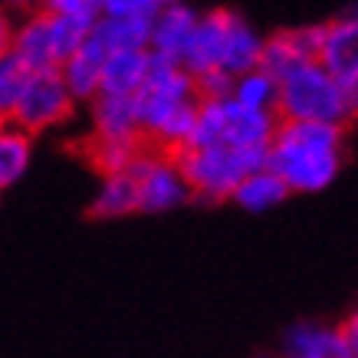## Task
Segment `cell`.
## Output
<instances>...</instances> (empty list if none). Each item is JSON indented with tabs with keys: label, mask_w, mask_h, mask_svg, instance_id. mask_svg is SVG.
Returning a JSON list of instances; mask_svg holds the SVG:
<instances>
[{
	"label": "cell",
	"mask_w": 358,
	"mask_h": 358,
	"mask_svg": "<svg viewBox=\"0 0 358 358\" xmlns=\"http://www.w3.org/2000/svg\"><path fill=\"white\" fill-rule=\"evenodd\" d=\"M319 66L338 83L358 86V3L342 10L336 20L322 23Z\"/></svg>",
	"instance_id": "8"
},
{
	"label": "cell",
	"mask_w": 358,
	"mask_h": 358,
	"mask_svg": "<svg viewBox=\"0 0 358 358\" xmlns=\"http://www.w3.org/2000/svg\"><path fill=\"white\" fill-rule=\"evenodd\" d=\"M178 0H102V17H135V20H155L164 7Z\"/></svg>",
	"instance_id": "25"
},
{
	"label": "cell",
	"mask_w": 358,
	"mask_h": 358,
	"mask_svg": "<svg viewBox=\"0 0 358 358\" xmlns=\"http://www.w3.org/2000/svg\"><path fill=\"white\" fill-rule=\"evenodd\" d=\"M224 145L230 148H270L273 135L280 129L276 112H253L237 106L234 99L224 102Z\"/></svg>",
	"instance_id": "13"
},
{
	"label": "cell",
	"mask_w": 358,
	"mask_h": 358,
	"mask_svg": "<svg viewBox=\"0 0 358 358\" xmlns=\"http://www.w3.org/2000/svg\"><path fill=\"white\" fill-rule=\"evenodd\" d=\"M230 17H234V10H207V13H201L197 30H194V36H191V46H187V53H185V63H181L187 73H191V79L220 69Z\"/></svg>",
	"instance_id": "10"
},
{
	"label": "cell",
	"mask_w": 358,
	"mask_h": 358,
	"mask_svg": "<svg viewBox=\"0 0 358 358\" xmlns=\"http://www.w3.org/2000/svg\"><path fill=\"white\" fill-rule=\"evenodd\" d=\"M30 76L33 73L13 53H7L0 59V122H10V115H13V109H17V102H20Z\"/></svg>",
	"instance_id": "24"
},
{
	"label": "cell",
	"mask_w": 358,
	"mask_h": 358,
	"mask_svg": "<svg viewBox=\"0 0 358 358\" xmlns=\"http://www.w3.org/2000/svg\"><path fill=\"white\" fill-rule=\"evenodd\" d=\"M266 152L270 148H230V145H214V148H197V152L174 155V162L185 174V185L191 197L217 204L230 201L243 178L266 168Z\"/></svg>",
	"instance_id": "4"
},
{
	"label": "cell",
	"mask_w": 358,
	"mask_h": 358,
	"mask_svg": "<svg viewBox=\"0 0 358 358\" xmlns=\"http://www.w3.org/2000/svg\"><path fill=\"white\" fill-rule=\"evenodd\" d=\"M152 23L155 20H135V17H99L92 40L106 53H115V50H148Z\"/></svg>",
	"instance_id": "20"
},
{
	"label": "cell",
	"mask_w": 358,
	"mask_h": 358,
	"mask_svg": "<svg viewBox=\"0 0 358 358\" xmlns=\"http://www.w3.org/2000/svg\"><path fill=\"white\" fill-rule=\"evenodd\" d=\"M260 56H263V36L253 27H250L240 13L230 17V27H227V40H224V59H220V69L227 76H243L250 69L260 66Z\"/></svg>",
	"instance_id": "18"
},
{
	"label": "cell",
	"mask_w": 358,
	"mask_h": 358,
	"mask_svg": "<svg viewBox=\"0 0 358 358\" xmlns=\"http://www.w3.org/2000/svg\"><path fill=\"white\" fill-rule=\"evenodd\" d=\"M345 158V131L322 122H286L270 141L266 168L280 178L289 194L326 191Z\"/></svg>",
	"instance_id": "1"
},
{
	"label": "cell",
	"mask_w": 358,
	"mask_h": 358,
	"mask_svg": "<svg viewBox=\"0 0 358 358\" xmlns=\"http://www.w3.org/2000/svg\"><path fill=\"white\" fill-rule=\"evenodd\" d=\"M13 27H17V17H13L10 10H3V7H0V59L10 53V46H13Z\"/></svg>",
	"instance_id": "28"
},
{
	"label": "cell",
	"mask_w": 358,
	"mask_h": 358,
	"mask_svg": "<svg viewBox=\"0 0 358 358\" xmlns=\"http://www.w3.org/2000/svg\"><path fill=\"white\" fill-rule=\"evenodd\" d=\"M276 115L286 122H322L345 131L358 119V86L338 83L319 63H306L280 79Z\"/></svg>",
	"instance_id": "3"
},
{
	"label": "cell",
	"mask_w": 358,
	"mask_h": 358,
	"mask_svg": "<svg viewBox=\"0 0 358 358\" xmlns=\"http://www.w3.org/2000/svg\"><path fill=\"white\" fill-rule=\"evenodd\" d=\"M194 92H197V102H224L234 92V76H227L224 69L194 76Z\"/></svg>",
	"instance_id": "27"
},
{
	"label": "cell",
	"mask_w": 358,
	"mask_h": 358,
	"mask_svg": "<svg viewBox=\"0 0 358 358\" xmlns=\"http://www.w3.org/2000/svg\"><path fill=\"white\" fill-rule=\"evenodd\" d=\"M89 214L99 220H119L138 214V181H135L131 168L102 178V185H99L96 197L89 204Z\"/></svg>",
	"instance_id": "17"
},
{
	"label": "cell",
	"mask_w": 358,
	"mask_h": 358,
	"mask_svg": "<svg viewBox=\"0 0 358 358\" xmlns=\"http://www.w3.org/2000/svg\"><path fill=\"white\" fill-rule=\"evenodd\" d=\"M319 43H322V23L273 33L270 40H263L260 69L280 83V79H286L299 66L319 63Z\"/></svg>",
	"instance_id": "7"
},
{
	"label": "cell",
	"mask_w": 358,
	"mask_h": 358,
	"mask_svg": "<svg viewBox=\"0 0 358 358\" xmlns=\"http://www.w3.org/2000/svg\"><path fill=\"white\" fill-rule=\"evenodd\" d=\"M145 148H148V145H145L141 138H102V135H89V138L83 141L86 162L92 164L102 178L129 171L131 164L141 158Z\"/></svg>",
	"instance_id": "19"
},
{
	"label": "cell",
	"mask_w": 358,
	"mask_h": 358,
	"mask_svg": "<svg viewBox=\"0 0 358 358\" xmlns=\"http://www.w3.org/2000/svg\"><path fill=\"white\" fill-rule=\"evenodd\" d=\"M43 10L53 13V17H66V20H83V23H99V17H102V7H99V0H46Z\"/></svg>",
	"instance_id": "26"
},
{
	"label": "cell",
	"mask_w": 358,
	"mask_h": 358,
	"mask_svg": "<svg viewBox=\"0 0 358 358\" xmlns=\"http://www.w3.org/2000/svg\"><path fill=\"white\" fill-rule=\"evenodd\" d=\"M0 125H3V122H0Z\"/></svg>",
	"instance_id": "33"
},
{
	"label": "cell",
	"mask_w": 358,
	"mask_h": 358,
	"mask_svg": "<svg viewBox=\"0 0 358 358\" xmlns=\"http://www.w3.org/2000/svg\"><path fill=\"white\" fill-rule=\"evenodd\" d=\"M106 50L92 40V33H89V40L79 46L76 53L69 56L63 66H59V76H63L66 89H69V96L76 99V102H92L99 96V89H102V66H106Z\"/></svg>",
	"instance_id": "14"
},
{
	"label": "cell",
	"mask_w": 358,
	"mask_h": 358,
	"mask_svg": "<svg viewBox=\"0 0 358 358\" xmlns=\"http://www.w3.org/2000/svg\"><path fill=\"white\" fill-rule=\"evenodd\" d=\"M43 3H46V0H36V7H43Z\"/></svg>",
	"instance_id": "31"
},
{
	"label": "cell",
	"mask_w": 358,
	"mask_h": 358,
	"mask_svg": "<svg viewBox=\"0 0 358 358\" xmlns=\"http://www.w3.org/2000/svg\"><path fill=\"white\" fill-rule=\"evenodd\" d=\"M89 109H92V135H102V138H141L135 96H106V92H99L89 102Z\"/></svg>",
	"instance_id": "15"
},
{
	"label": "cell",
	"mask_w": 358,
	"mask_h": 358,
	"mask_svg": "<svg viewBox=\"0 0 358 358\" xmlns=\"http://www.w3.org/2000/svg\"><path fill=\"white\" fill-rule=\"evenodd\" d=\"M10 53L17 56V59L30 69V73H40V69H56L53 43H50V17H46L43 7L27 10V13H20V17H17Z\"/></svg>",
	"instance_id": "11"
},
{
	"label": "cell",
	"mask_w": 358,
	"mask_h": 358,
	"mask_svg": "<svg viewBox=\"0 0 358 358\" xmlns=\"http://www.w3.org/2000/svg\"><path fill=\"white\" fill-rule=\"evenodd\" d=\"M280 358H352V348L338 326L296 322L282 338Z\"/></svg>",
	"instance_id": "12"
},
{
	"label": "cell",
	"mask_w": 358,
	"mask_h": 358,
	"mask_svg": "<svg viewBox=\"0 0 358 358\" xmlns=\"http://www.w3.org/2000/svg\"><path fill=\"white\" fill-rule=\"evenodd\" d=\"M286 197H289L286 185H282L270 168H260V171H253L250 178H243V181H240V187L234 191V197H230V201H234V204H240L243 210H250V214H263V210L280 207Z\"/></svg>",
	"instance_id": "21"
},
{
	"label": "cell",
	"mask_w": 358,
	"mask_h": 358,
	"mask_svg": "<svg viewBox=\"0 0 358 358\" xmlns=\"http://www.w3.org/2000/svg\"><path fill=\"white\" fill-rule=\"evenodd\" d=\"M135 106H138L141 138L148 148L171 155V158L185 152L197 115L194 79L185 66L152 56L148 76L135 92Z\"/></svg>",
	"instance_id": "2"
},
{
	"label": "cell",
	"mask_w": 358,
	"mask_h": 358,
	"mask_svg": "<svg viewBox=\"0 0 358 358\" xmlns=\"http://www.w3.org/2000/svg\"><path fill=\"white\" fill-rule=\"evenodd\" d=\"M99 7H102V0H99Z\"/></svg>",
	"instance_id": "32"
},
{
	"label": "cell",
	"mask_w": 358,
	"mask_h": 358,
	"mask_svg": "<svg viewBox=\"0 0 358 358\" xmlns=\"http://www.w3.org/2000/svg\"><path fill=\"white\" fill-rule=\"evenodd\" d=\"M33 158V135L20 131L17 125L3 122L0 125V191H7L10 185H17Z\"/></svg>",
	"instance_id": "22"
},
{
	"label": "cell",
	"mask_w": 358,
	"mask_h": 358,
	"mask_svg": "<svg viewBox=\"0 0 358 358\" xmlns=\"http://www.w3.org/2000/svg\"><path fill=\"white\" fill-rule=\"evenodd\" d=\"M338 329H342V336H345L348 348H352V358H358V306L348 313V319Z\"/></svg>",
	"instance_id": "29"
},
{
	"label": "cell",
	"mask_w": 358,
	"mask_h": 358,
	"mask_svg": "<svg viewBox=\"0 0 358 358\" xmlns=\"http://www.w3.org/2000/svg\"><path fill=\"white\" fill-rule=\"evenodd\" d=\"M230 99H234L237 106H243V109L276 112V106H280V83L257 66V69H250V73H243V76L234 79V92H230Z\"/></svg>",
	"instance_id": "23"
},
{
	"label": "cell",
	"mask_w": 358,
	"mask_h": 358,
	"mask_svg": "<svg viewBox=\"0 0 358 358\" xmlns=\"http://www.w3.org/2000/svg\"><path fill=\"white\" fill-rule=\"evenodd\" d=\"M73 112H76V99L69 96L59 69H40L23 89L20 102L10 115V125H17L27 135H40V131L66 125L73 119Z\"/></svg>",
	"instance_id": "5"
},
{
	"label": "cell",
	"mask_w": 358,
	"mask_h": 358,
	"mask_svg": "<svg viewBox=\"0 0 358 358\" xmlns=\"http://www.w3.org/2000/svg\"><path fill=\"white\" fill-rule=\"evenodd\" d=\"M201 13L194 7H187L185 0H178L171 7H164L152 23V40H148V53L168 63H185V53L191 46V36L197 30Z\"/></svg>",
	"instance_id": "9"
},
{
	"label": "cell",
	"mask_w": 358,
	"mask_h": 358,
	"mask_svg": "<svg viewBox=\"0 0 358 358\" xmlns=\"http://www.w3.org/2000/svg\"><path fill=\"white\" fill-rule=\"evenodd\" d=\"M131 174L138 181V214H168L191 201L185 174L171 155L145 148L138 162L131 164Z\"/></svg>",
	"instance_id": "6"
},
{
	"label": "cell",
	"mask_w": 358,
	"mask_h": 358,
	"mask_svg": "<svg viewBox=\"0 0 358 358\" xmlns=\"http://www.w3.org/2000/svg\"><path fill=\"white\" fill-rule=\"evenodd\" d=\"M152 53L148 50H115L102 66V89L106 96H135L148 76Z\"/></svg>",
	"instance_id": "16"
},
{
	"label": "cell",
	"mask_w": 358,
	"mask_h": 358,
	"mask_svg": "<svg viewBox=\"0 0 358 358\" xmlns=\"http://www.w3.org/2000/svg\"><path fill=\"white\" fill-rule=\"evenodd\" d=\"M0 7L10 10L13 17H20V13H27V10H36V0H0Z\"/></svg>",
	"instance_id": "30"
}]
</instances>
